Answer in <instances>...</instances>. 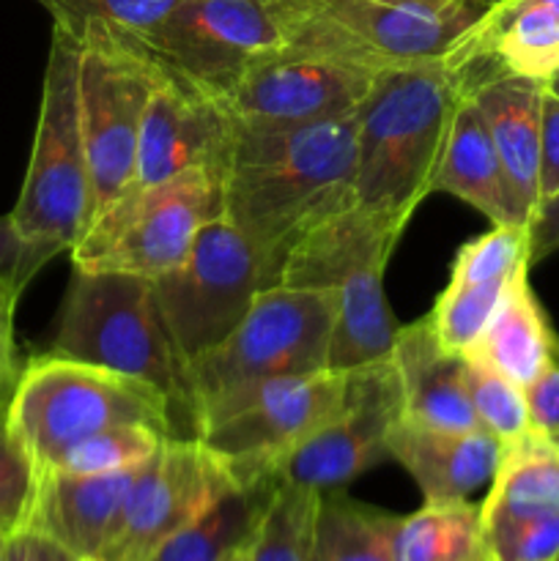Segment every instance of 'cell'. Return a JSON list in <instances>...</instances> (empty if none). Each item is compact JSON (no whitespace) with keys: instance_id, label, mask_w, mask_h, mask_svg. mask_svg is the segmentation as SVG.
I'll return each instance as SVG.
<instances>
[{"instance_id":"cell-1","label":"cell","mask_w":559,"mask_h":561,"mask_svg":"<svg viewBox=\"0 0 559 561\" xmlns=\"http://www.w3.org/2000/svg\"><path fill=\"white\" fill-rule=\"evenodd\" d=\"M360 110L296 129L233 124L225 162V219L255 247L266 288L290 247L351 203Z\"/></svg>"},{"instance_id":"cell-2","label":"cell","mask_w":559,"mask_h":561,"mask_svg":"<svg viewBox=\"0 0 559 561\" xmlns=\"http://www.w3.org/2000/svg\"><path fill=\"white\" fill-rule=\"evenodd\" d=\"M460 77L447 60L381 71L360 107L351 203L356 214L398 236L431 195Z\"/></svg>"},{"instance_id":"cell-3","label":"cell","mask_w":559,"mask_h":561,"mask_svg":"<svg viewBox=\"0 0 559 561\" xmlns=\"http://www.w3.org/2000/svg\"><path fill=\"white\" fill-rule=\"evenodd\" d=\"M387 69L392 64L301 0L290 42L252 64L219 102L244 129H296L360 110Z\"/></svg>"},{"instance_id":"cell-4","label":"cell","mask_w":559,"mask_h":561,"mask_svg":"<svg viewBox=\"0 0 559 561\" xmlns=\"http://www.w3.org/2000/svg\"><path fill=\"white\" fill-rule=\"evenodd\" d=\"M332 323L334 288H263L244 321L186 367L195 431L233 414L263 383L327 370Z\"/></svg>"},{"instance_id":"cell-5","label":"cell","mask_w":559,"mask_h":561,"mask_svg":"<svg viewBox=\"0 0 559 561\" xmlns=\"http://www.w3.org/2000/svg\"><path fill=\"white\" fill-rule=\"evenodd\" d=\"M5 425L31 453L38 474L55 469L75 444L110 427L148 425L186 438L170 400L151 383L53 351L22 365Z\"/></svg>"},{"instance_id":"cell-6","label":"cell","mask_w":559,"mask_h":561,"mask_svg":"<svg viewBox=\"0 0 559 561\" xmlns=\"http://www.w3.org/2000/svg\"><path fill=\"white\" fill-rule=\"evenodd\" d=\"M53 354L151 383L197 436L190 373L159 316L151 279L75 268Z\"/></svg>"},{"instance_id":"cell-7","label":"cell","mask_w":559,"mask_h":561,"mask_svg":"<svg viewBox=\"0 0 559 561\" xmlns=\"http://www.w3.org/2000/svg\"><path fill=\"white\" fill-rule=\"evenodd\" d=\"M77 58L80 44L69 27L53 22L42 104L31 162L16 206L11 208L16 230L25 241L49 255L71 252L88 230L91 214V175L77 96Z\"/></svg>"},{"instance_id":"cell-8","label":"cell","mask_w":559,"mask_h":561,"mask_svg":"<svg viewBox=\"0 0 559 561\" xmlns=\"http://www.w3.org/2000/svg\"><path fill=\"white\" fill-rule=\"evenodd\" d=\"M69 31L80 44L77 96L91 175V228L118 201L135 173L137 140L159 80V60L135 36L104 22L88 20Z\"/></svg>"},{"instance_id":"cell-9","label":"cell","mask_w":559,"mask_h":561,"mask_svg":"<svg viewBox=\"0 0 559 561\" xmlns=\"http://www.w3.org/2000/svg\"><path fill=\"white\" fill-rule=\"evenodd\" d=\"M223 168H192L151 190L124 195L71 250L82 272H124L153 279L190 255L197 233L225 217Z\"/></svg>"},{"instance_id":"cell-10","label":"cell","mask_w":559,"mask_h":561,"mask_svg":"<svg viewBox=\"0 0 559 561\" xmlns=\"http://www.w3.org/2000/svg\"><path fill=\"white\" fill-rule=\"evenodd\" d=\"M151 288L164 329L190 367L244 321L266 277L255 247L219 217L197 233L179 266L151 279Z\"/></svg>"},{"instance_id":"cell-11","label":"cell","mask_w":559,"mask_h":561,"mask_svg":"<svg viewBox=\"0 0 559 561\" xmlns=\"http://www.w3.org/2000/svg\"><path fill=\"white\" fill-rule=\"evenodd\" d=\"M299 11L301 0H184L135 38L170 69L223 96L252 64L290 42Z\"/></svg>"},{"instance_id":"cell-12","label":"cell","mask_w":559,"mask_h":561,"mask_svg":"<svg viewBox=\"0 0 559 561\" xmlns=\"http://www.w3.org/2000/svg\"><path fill=\"white\" fill-rule=\"evenodd\" d=\"M343 392L345 373L280 378L255 389L233 414L203 427L197 438L239 488L280 480L285 460L332 420Z\"/></svg>"},{"instance_id":"cell-13","label":"cell","mask_w":559,"mask_h":561,"mask_svg":"<svg viewBox=\"0 0 559 561\" xmlns=\"http://www.w3.org/2000/svg\"><path fill=\"white\" fill-rule=\"evenodd\" d=\"M403 420V389L392 356L345 373L343 403L332 420L285 460L280 480L338 491L389 458V433Z\"/></svg>"},{"instance_id":"cell-14","label":"cell","mask_w":559,"mask_h":561,"mask_svg":"<svg viewBox=\"0 0 559 561\" xmlns=\"http://www.w3.org/2000/svg\"><path fill=\"white\" fill-rule=\"evenodd\" d=\"M230 488L239 485L201 438H168L146 463L124 526L99 561H148Z\"/></svg>"},{"instance_id":"cell-15","label":"cell","mask_w":559,"mask_h":561,"mask_svg":"<svg viewBox=\"0 0 559 561\" xmlns=\"http://www.w3.org/2000/svg\"><path fill=\"white\" fill-rule=\"evenodd\" d=\"M230 137L233 121L219 96L159 60V80L146 104L137 140L135 173L121 197L151 190L203 164L225 170Z\"/></svg>"},{"instance_id":"cell-16","label":"cell","mask_w":559,"mask_h":561,"mask_svg":"<svg viewBox=\"0 0 559 561\" xmlns=\"http://www.w3.org/2000/svg\"><path fill=\"white\" fill-rule=\"evenodd\" d=\"M334 25L392 66L442 60L488 11L480 0H312Z\"/></svg>"},{"instance_id":"cell-17","label":"cell","mask_w":559,"mask_h":561,"mask_svg":"<svg viewBox=\"0 0 559 561\" xmlns=\"http://www.w3.org/2000/svg\"><path fill=\"white\" fill-rule=\"evenodd\" d=\"M146 463L110 474L42 471L27 529L77 561H99L124 526Z\"/></svg>"},{"instance_id":"cell-18","label":"cell","mask_w":559,"mask_h":561,"mask_svg":"<svg viewBox=\"0 0 559 561\" xmlns=\"http://www.w3.org/2000/svg\"><path fill=\"white\" fill-rule=\"evenodd\" d=\"M460 85L515 75L546 85L559 75V0H502L447 55Z\"/></svg>"},{"instance_id":"cell-19","label":"cell","mask_w":559,"mask_h":561,"mask_svg":"<svg viewBox=\"0 0 559 561\" xmlns=\"http://www.w3.org/2000/svg\"><path fill=\"white\" fill-rule=\"evenodd\" d=\"M480 107L526 225L540 206V115L546 85L515 75H488L460 85Z\"/></svg>"},{"instance_id":"cell-20","label":"cell","mask_w":559,"mask_h":561,"mask_svg":"<svg viewBox=\"0 0 559 561\" xmlns=\"http://www.w3.org/2000/svg\"><path fill=\"white\" fill-rule=\"evenodd\" d=\"M387 453L409 471L425 502H455L491 485L502 442L486 431H438L400 420L389 433Z\"/></svg>"},{"instance_id":"cell-21","label":"cell","mask_w":559,"mask_h":561,"mask_svg":"<svg viewBox=\"0 0 559 561\" xmlns=\"http://www.w3.org/2000/svg\"><path fill=\"white\" fill-rule=\"evenodd\" d=\"M392 365L403 389V420L438 431H482L466 394L464 354L444 348L427 318L398 329Z\"/></svg>"},{"instance_id":"cell-22","label":"cell","mask_w":559,"mask_h":561,"mask_svg":"<svg viewBox=\"0 0 559 561\" xmlns=\"http://www.w3.org/2000/svg\"><path fill=\"white\" fill-rule=\"evenodd\" d=\"M431 192H447L469 203L491 225H515L529 230L497 157L486 118L464 88L449 118Z\"/></svg>"},{"instance_id":"cell-23","label":"cell","mask_w":559,"mask_h":561,"mask_svg":"<svg viewBox=\"0 0 559 561\" xmlns=\"http://www.w3.org/2000/svg\"><path fill=\"white\" fill-rule=\"evenodd\" d=\"M554 329L529 285V266H521L510 279L507 294L488 321L486 332L466 356L486 362L518 387L535 381L554 359Z\"/></svg>"},{"instance_id":"cell-24","label":"cell","mask_w":559,"mask_h":561,"mask_svg":"<svg viewBox=\"0 0 559 561\" xmlns=\"http://www.w3.org/2000/svg\"><path fill=\"white\" fill-rule=\"evenodd\" d=\"M384 272L387 261L365 263L334 288L327 370L349 373L392 356L400 327L384 296Z\"/></svg>"},{"instance_id":"cell-25","label":"cell","mask_w":559,"mask_h":561,"mask_svg":"<svg viewBox=\"0 0 559 561\" xmlns=\"http://www.w3.org/2000/svg\"><path fill=\"white\" fill-rule=\"evenodd\" d=\"M482 524L507 518L559 515V442L529 431L502 444V458L493 471Z\"/></svg>"},{"instance_id":"cell-26","label":"cell","mask_w":559,"mask_h":561,"mask_svg":"<svg viewBox=\"0 0 559 561\" xmlns=\"http://www.w3.org/2000/svg\"><path fill=\"white\" fill-rule=\"evenodd\" d=\"M277 480L230 488L192 524L162 542L148 561H244Z\"/></svg>"},{"instance_id":"cell-27","label":"cell","mask_w":559,"mask_h":561,"mask_svg":"<svg viewBox=\"0 0 559 561\" xmlns=\"http://www.w3.org/2000/svg\"><path fill=\"white\" fill-rule=\"evenodd\" d=\"M392 553L395 561H488L480 504L425 502L417 513L398 515Z\"/></svg>"},{"instance_id":"cell-28","label":"cell","mask_w":559,"mask_h":561,"mask_svg":"<svg viewBox=\"0 0 559 561\" xmlns=\"http://www.w3.org/2000/svg\"><path fill=\"white\" fill-rule=\"evenodd\" d=\"M395 518L345 496L343 488L321 493L312 561H395Z\"/></svg>"},{"instance_id":"cell-29","label":"cell","mask_w":559,"mask_h":561,"mask_svg":"<svg viewBox=\"0 0 559 561\" xmlns=\"http://www.w3.org/2000/svg\"><path fill=\"white\" fill-rule=\"evenodd\" d=\"M321 491L277 480L244 561H312Z\"/></svg>"},{"instance_id":"cell-30","label":"cell","mask_w":559,"mask_h":561,"mask_svg":"<svg viewBox=\"0 0 559 561\" xmlns=\"http://www.w3.org/2000/svg\"><path fill=\"white\" fill-rule=\"evenodd\" d=\"M513 277L471 285L447 283V288L438 294L433 310L425 316L431 321L433 332H436L438 343L453 351V354H466L477 343V337L486 332L488 321L493 318L497 307L502 305Z\"/></svg>"},{"instance_id":"cell-31","label":"cell","mask_w":559,"mask_h":561,"mask_svg":"<svg viewBox=\"0 0 559 561\" xmlns=\"http://www.w3.org/2000/svg\"><path fill=\"white\" fill-rule=\"evenodd\" d=\"M466 365V394L471 411L486 433L502 444L515 442L532 431L529 409H526L524 387L510 381L507 376L488 367L486 362L464 354Z\"/></svg>"},{"instance_id":"cell-32","label":"cell","mask_w":559,"mask_h":561,"mask_svg":"<svg viewBox=\"0 0 559 561\" xmlns=\"http://www.w3.org/2000/svg\"><path fill=\"white\" fill-rule=\"evenodd\" d=\"M170 436L153 431L148 425H121L96 433L85 442L75 444L60 458V463L49 471H66V474H110L140 466L151 460L162 449Z\"/></svg>"},{"instance_id":"cell-33","label":"cell","mask_w":559,"mask_h":561,"mask_svg":"<svg viewBox=\"0 0 559 561\" xmlns=\"http://www.w3.org/2000/svg\"><path fill=\"white\" fill-rule=\"evenodd\" d=\"M529 263V233L515 225H493L488 233L466 241L453 261L449 283L471 285L507 279Z\"/></svg>"},{"instance_id":"cell-34","label":"cell","mask_w":559,"mask_h":561,"mask_svg":"<svg viewBox=\"0 0 559 561\" xmlns=\"http://www.w3.org/2000/svg\"><path fill=\"white\" fill-rule=\"evenodd\" d=\"M38 469L31 453L5 425V411H0V535L14 537L27 529L36 504Z\"/></svg>"},{"instance_id":"cell-35","label":"cell","mask_w":559,"mask_h":561,"mask_svg":"<svg viewBox=\"0 0 559 561\" xmlns=\"http://www.w3.org/2000/svg\"><path fill=\"white\" fill-rule=\"evenodd\" d=\"M38 5L53 14V22L60 25H80V22L96 20L137 36L151 31L164 20L170 11L184 0H36Z\"/></svg>"},{"instance_id":"cell-36","label":"cell","mask_w":559,"mask_h":561,"mask_svg":"<svg viewBox=\"0 0 559 561\" xmlns=\"http://www.w3.org/2000/svg\"><path fill=\"white\" fill-rule=\"evenodd\" d=\"M488 561H559V515L488 520Z\"/></svg>"},{"instance_id":"cell-37","label":"cell","mask_w":559,"mask_h":561,"mask_svg":"<svg viewBox=\"0 0 559 561\" xmlns=\"http://www.w3.org/2000/svg\"><path fill=\"white\" fill-rule=\"evenodd\" d=\"M49 261L53 255L47 250L22 239L11 214H0V283L25 290Z\"/></svg>"},{"instance_id":"cell-38","label":"cell","mask_w":559,"mask_h":561,"mask_svg":"<svg viewBox=\"0 0 559 561\" xmlns=\"http://www.w3.org/2000/svg\"><path fill=\"white\" fill-rule=\"evenodd\" d=\"M532 431L559 438V362L551 359L540 376L524 387Z\"/></svg>"},{"instance_id":"cell-39","label":"cell","mask_w":559,"mask_h":561,"mask_svg":"<svg viewBox=\"0 0 559 561\" xmlns=\"http://www.w3.org/2000/svg\"><path fill=\"white\" fill-rule=\"evenodd\" d=\"M20 296L22 290H16L14 285L0 283V411H5V405H9L22 373L14 340V310Z\"/></svg>"},{"instance_id":"cell-40","label":"cell","mask_w":559,"mask_h":561,"mask_svg":"<svg viewBox=\"0 0 559 561\" xmlns=\"http://www.w3.org/2000/svg\"><path fill=\"white\" fill-rule=\"evenodd\" d=\"M559 192V96L546 85L540 115V203Z\"/></svg>"},{"instance_id":"cell-41","label":"cell","mask_w":559,"mask_h":561,"mask_svg":"<svg viewBox=\"0 0 559 561\" xmlns=\"http://www.w3.org/2000/svg\"><path fill=\"white\" fill-rule=\"evenodd\" d=\"M526 233H529V263L543 261L559 250V192L537 206Z\"/></svg>"},{"instance_id":"cell-42","label":"cell","mask_w":559,"mask_h":561,"mask_svg":"<svg viewBox=\"0 0 559 561\" xmlns=\"http://www.w3.org/2000/svg\"><path fill=\"white\" fill-rule=\"evenodd\" d=\"M66 551H60L53 540H47L38 531H20V535L9 537V548H5V561H60Z\"/></svg>"},{"instance_id":"cell-43","label":"cell","mask_w":559,"mask_h":561,"mask_svg":"<svg viewBox=\"0 0 559 561\" xmlns=\"http://www.w3.org/2000/svg\"><path fill=\"white\" fill-rule=\"evenodd\" d=\"M5 548H9V537L0 535V561H5Z\"/></svg>"},{"instance_id":"cell-44","label":"cell","mask_w":559,"mask_h":561,"mask_svg":"<svg viewBox=\"0 0 559 561\" xmlns=\"http://www.w3.org/2000/svg\"><path fill=\"white\" fill-rule=\"evenodd\" d=\"M546 85H548V88H551V91H554V93H557V96H559V75H557V77H551V80H548V82H546Z\"/></svg>"},{"instance_id":"cell-45","label":"cell","mask_w":559,"mask_h":561,"mask_svg":"<svg viewBox=\"0 0 559 561\" xmlns=\"http://www.w3.org/2000/svg\"><path fill=\"white\" fill-rule=\"evenodd\" d=\"M554 359L559 362V337H554Z\"/></svg>"},{"instance_id":"cell-46","label":"cell","mask_w":559,"mask_h":561,"mask_svg":"<svg viewBox=\"0 0 559 561\" xmlns=\"http://www.w3.org/2000/svg\"><path fill=\"white\" fill-rule=\"evenodd\" d=\"M480 3H486V5H497V3H502V0H480Z\"/></svg>"},{"instance_id":"cell-47","label":"cell","mask_w":559,"mask_h":561,"mask_svg":"<svg viewBox=\"0 0 559 561\" xmlns=\"http://www.w3.org/2000/svg\"><path fill=\"white\" fill-rule=\"evenodd\" d=\"M60 561H77V559L69 557V553H64V559H60Z\"/></svg>"},{"instance_id":"cell-48","label":"cell","mask_w":559,"mask_h":561,"mask_svg":"<svg viewBox=\"0 0 559 561\" xmlns=\"http://www.w3.org/2000/svg\"><path fill=\"white\" fill-rule=\"evenodd\" d=\"M557 442H559V438H557Z\"/></svg>"}]
</instances>
